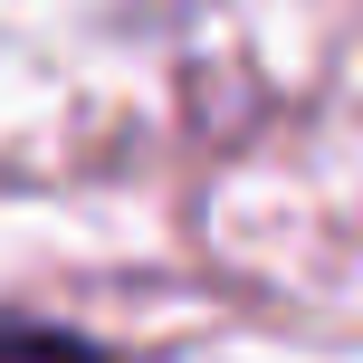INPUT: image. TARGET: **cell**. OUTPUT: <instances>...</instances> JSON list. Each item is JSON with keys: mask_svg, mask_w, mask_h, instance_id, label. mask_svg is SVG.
Wrapping results in <instances>:
<instances>
[{"mask_svg": "<svg viewBox=\"0 0 363 363\" xmlns=\"http://www.w3.org/2000/svg\"><path fill=\"white\" fill-rule=\"evenodd\" d=\"M0 363H106L77 335H48V325H0Z\"/></svg>", "mask_w": 363, "mask_h": 363, "instance_id": "obj_1", "label": "cell"}]
</instances>
